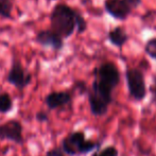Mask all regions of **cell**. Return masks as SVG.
<instances>
[{
  "instance_id": "6da1fadb",
  "label": "cell",
  "mask_w": 156,
  "mask_h": 156,
  "mask_svg": "<svg viewBox=\"0 0 156 156\" xmlns=\"http://www.w3.org/2000/svg\"><path fill=\"white\" fill-rule=\"evenodd\" d=\"M120 82V72L113 63H104L94 69V80L90 91L112 104L113 90Z\"/></svg>"
},
{
  "instance_id": "7a4b0ae2",
  "label": "cell",
  "mask_w": 156,
  "mask_h": 156,
  "mask_svg": "<svg viewBox=\"0 0 156 156\" xmlns=\"http://www.w3.org/2000/svg\"><path fill=\"white\" fill-rule=\"evenodd\" d=\"M51 27L61 37H69L76 28V11L65 4H58L51 14Z\"/></svg>"
},
{
  "instance_id": "3957f363",
  "label": "cell",
  "mask_w": 156,
  "mask_h": 156,
  "mask_svg": "<svg viewBox=\"0 0 156 156\" xmlns=\"http://www.w3.org/2000/svg\"><path fill=\"white\" fill-rule=\"evenodd\" d=\"M100 144V142L87 140L84 132L76 131L64 138L61 148L67 155L76 156L79 154H87L94 149H98Z\"/></svg>"
},
{
  "instance_id": "277c9868",
  "label": "cell",
  "mask_w": 156,
  "mask_h": 156,
  "mask_svg": "<svg viewBox=\"0 0 156 156\" xmlns=\"http://www.w3.org/2000/svg\"><path fill=\"white\" fill-rule=\"evenodd\" d=\"M129 94L136 101H142L147 96V86L144 76L137 68H131L125 72Z\"/></svg>"
},
{
  "instance_id": "5b68a950",
  "label": "cell",
  "mask_w": 156,
  "mask_h": 156,
  "mask_svg": "<svg viewBox=\"0 0 156 156\" xmlns=\"http://www.w3.org/2000/svg\"><path fill=\"white\" fill-rule=\"evenodd\" d=\"M0 140H10L17 144H23V124L16 119H11L0 124Z\"/></svg>"
},
{
  "instance_id": "8992f818",
  "label": "cell",
  "mask_w": 156,
  "mask_h": 156,
  "mask_svg": "<svg viewBox=\"0 0 156 156\" xmlns=\"http://www.w3.org/2000/svg\"><path fill=\"white\" fill-rule=\"evenodd\" d=\"M31 74L28 73L23 69L20 63L17 62V61L13 62L12 68H11L10 72H9L8 78H6V80H8V82L10 84L14 85L18 89H23L26 86H28L31 83Z\"/></svg>"
},
{
  "instance_id": "52a82bcc",
  "label": "cell",
  "mask_w": 156,
  "mask_h": 156,
  "mask_svg": "<svg viewBox=\"0 0 156 156\" xmlns=\"http://www.w3.org/2000/svg\"><path fill=\"white\" fill-rule=\"evenodd\" d=\"M104 6L108 14L119 20H125L132 11L125 0H105Z\"/></svg>"
},
{
  "instance_id": "ba28073f",
  "label": "cell",
  "mask_w": 156,
  "mask_h": 156,
  "mask_svg": "<svg viewBox=\"0 0 156 156\" xmlns=\"http://www.w3.org/2000/svg\"><path fill=\"white\" fill-rule=\"evenodd\" d=\"M71 100L72 96L68 91H54L46 96L45 103L49 109H56L69 104Z\"/></svg>"
},
{
  "instance_id": "9c48e42d",
  "label": "cell",
  "mask_w": 156,
  "mask_h": 156,
  "mask_svg": "<svg viewBox=\"0 0 156 156\" xmlns=\"http://www.w3.org/2000/svg\"><path fill=\"white\" fill-rule=\"evenodd\" d=\"M37 41H38L41 45L43 46H48V47H51L53 49H61L63 47V41L62 37L55 33L52 30V31H41L38 33L37 35Z\"/></svg>"
},
{
  "instance_id": "30bf717a",
  "label": "cell",
  "mask_w": 156,
  "mask_h": 156,
  "mask_svg": "<svg viewBox=\"0 0 156 156\" xmlns=\"http://www.w3.org/2000/svg\"><path fill=\"white\" fill-rule=\"evenodd\" d=\"M108 39L114 46H116V47H122V46L129 41V35L124 31L123 28L116 27L115 29L109 31Z\"/></svg>"
},
{
  "instance_id": "8fae6325",
  "label": "cell",
  "mask_w": 156,
  "mask_h": 156,
  "mask_svg": "<svg viewBox=\"0 0 156 156\" xmlns=\"http://www.w3.org/2000/svg\"><path fill=\"white\" fill-rule=\"evenodd\" d=\"M13 108V101L8 93L0 94V114H6Z\"/></svg>"
},
{
  "instance_id": "7c38bea8",
  "label": "cell",
  "mask_w": 156,
  "mask_h": 156,
  "mask_svg": "<svg viewBox=\"0 0 156 156\" xmlns=\"http://www.w3.org/2000/svg\"><path fill=\"white\" fill-rule=\"evenodd\" d=\"M91 156H119V152L115 146H107L103 149L96 150Z\"/></svg>"
},
{
  "instance_id": "4fadbf2b",
  "label": "cell",
  "mask_w": 156,
  "mask_h": 156,
  "mask_svg": "<svg viewBox=\"0 0 156 156\" xmlns=\"http://www.w3.org/2000/svg\"><path fill=\"white\" fill-rule=\"evenodd\" d=\"M12 12V2L11 0H0V16L10 18Z\"/></svg>"
},
{
  "instance_id": "5bb4252c",
  "label": "cell",
  "mask_w": 156,
  "mask_h": 156,
  "mask_svg": "<svg viewBox=\"0 0 156 156\" xmlns=\"http://www.w3.org/2000/svg\"><path fill=\"white\" fill-rule=\"evenodd\" d=\"M144 51L150 58L156 61V38L150 39L147 41L146 46H144Z\"/></svg>"
},
{
  "instance_id": "9a60e30c",
  "label": "cell",
  "mask_w": 156,
  "mask_h": 156,
  "mask_svg": "<svg viewBox=\"0 0 156 156\" xmlns=\"http://www.w3.org/2000/svg\"><path fill=\"white\" fill-rule=\"evenodd\" d=\"M87 23L85 21V19L83 18V16L79 12H76V29H78L79 33H82L86 30Z\"/></svg>"
},
{
  "instance_id": "2e32d148",
  "label": "cell",
  "mask_w": 156,
  "mask_h": 156,
  "mask_svg": "<svg viewBox=\"0 0 156 156\" xmlns=\"http://www.w3.org/2000/svg\"><path fill=\"white\" fill-rule=\"evenodd\" d=\"M66 153L63 151L62 148H53L46 153L45 156H65Z\"/></svg>"
},
{
  "instance_id": "e0dca14e",
  "label": "cell",
  "mask_w": 156,
  "mask_h": 156,
  "mask_svg": "<svg viewBox=\"0 0 156 156\" xmlns=\"http://www.w3.org/2000/svg\"><path fill=\"white\" fill-rule=\"evenodd\" d=\"M35 118L38 122L43 123V122H47L49 120V116H48V113L44 111H41V112H37L36 115H35Z\"/></svg>"
},
{
  "instance_id": "ac0fdd59",
  "label": "cell",
  "mask_w": 156,
  "mask_h": 156,
  "mask_svg": "<svg viewBox=\"0 0 156 156\" xmlns=\"http://www.w3.org/2000/svg\"><path fill=\"white\" fill-rule=\"evenodd\" d=\"M125 1H126V3L129 4L132 9H134V8H137V6L139 5L141 0H125Z\"/></svg>"
},
{
  "instance_id": "d6986e66",
  "label": "cell",
  "mask_w": 156,
  "mask_h": 156,
  "mask_svg": "<svg viewBox=\"0 0 156 156\" xmlns=\"http://www.w3.org/2000/svg\"><path fill=\"white\" fill-rule=\"evenodd\" d=\"M151 94H152V100L153 102L156 103V81L154 84L151 86Z\"/></svg>"
}]
</instances>
